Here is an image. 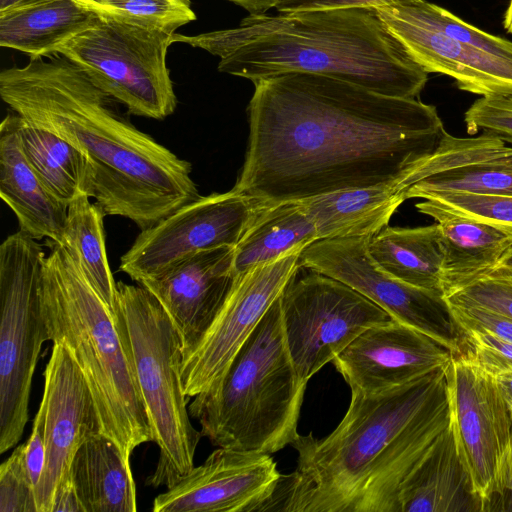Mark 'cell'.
Wrapping results in <instances>:
<instances>
[{"instance_id": "836d02e7", "label": "cell", "mask_w": 512, "mask_h": 512, "mask_svg": "<svg viewBox=\"0 0 512 512\" xmlns=\"http://www.w3.org/2000/svg\"><path fill=\"white\" fill-rule=\"evenodd\" d=\"M0 512H37L35 485L25 460V444L0 465Z\"/></svg>"}, {"instance_id": "b9f144b4", "label": "cell", "mask_w": 512, "mask_h": 512, "mask_svg": "<svg viewBox=\"0 0 512 512\" xmlns=\"http://www.w3.org/2000/svg\"><path fill=\"white\" fill-rule=\"evenodd\" d=\"M232 2L243 9H245L250 16L264 15L271 8H275L281 0H227Z\"/></svg>"}, {"instance_id": "7402d4cb", "label": "cell", "mask_w": 512, "mask_h": 512, "mask_svg": "<svg viewBox=\"0 0 512 512\" xmlns=\"http://www.w3.org/2000/svg\"><path fill=\"white\" fill-rule=\"evenodd\" d=\"M416 208L440 228L444 297L486 277L512 243V237L501 230L436 200L424 199Z\"/></svg>"}, {"instance_id": "ac0fdd59", "label": "cell", "mask_w": 512, "mask_h": 512, "mask_svg": "<svg viewBox=\"0 0 512 512\" xmlns=\"http://www.w3.org/2000/svg\"><path fill=\"white\" fill-rule=\"evenodd\" d=\"M234 249L204 250L139 285L152 293L171 318L183 355L207 332L235 280Z\"/></svg>"}, {"instance_id": "f35d334b", "label": "cell", "mask_w": 512, "mask_h": 512, "mask_svg": "<svg viewBox=\"0 0 512 512\" xmlns=\"http://www.w3.org/2000/svg\"><path fill=\"white\" fill-rule=\"evenodd\" d=\"M414 0H281L276 10L280 13L347 8H374Z\"/></svg>"}, {"instance_id": "44dd1931", "label": "cell", "mask_w": 512, "mask_h": 512, "mask_svg": "<svg viewBox=\"0 0 512 512\" xmlns=\"http://www.w3.org/2000/svg\"><path fill=\"white\" fill-rule=\"evenodd\" d=\"M0 196L32 238L64 243L68 206L42 183L21 146L17 114L0 125Z\"/></svg>"}, {"instance_id": "30bf717a", "label": "cell", "mask_w": 512, "mask_h": 512, "mask_svg": "<svg viewBox=\"0 0 512 512\" xmlns=\"http://www.w3.org/2000/svg\"><path fill=\"white\" fill-rule=\"evenodd\" d=\"M450 428L483 511L512 487L511 413L495 377L470 352L446 368Z\"/></svg>"}, {"instance_id": "3957f363", "label": "cell", "mask_w": 512, "mask_h": 512, "mask_svg": "<svg viewBox=\"0 0 512 512\" xmlns=\"http://www.w3.org/2000/svg\"><path fill=\"white\" fill-rule=\"evenodd\" d=\"M0 96L26 122L80 150L92 169L91 198L141 230L200 197L192 165L137 129L117 101L60 54L0 73Z\"/></svg>"}, {"instance_id": "2e32d148", "label": "cell", "mask_w": 512, "mask_h": 512, "mask_svg": "<svg viewBox=\"0 0 512 512\" xmlns=\"http://www.w3.org/2000/svg\"><path fill=\"white\" fill-rule=\"evenodd\" d=\"M43 375L45 463L35 496L37 512H51L55 493L70 476L79 447L101 430L91 392L63 346L53 344Z\"/></svg>"}, {"instance_id": "8992f818", "label": "cell", "mask_w": 512, "mask_h": 512, "mask_svg": "<svg viewBox=\"0 0 512 512\" xmlns=\"http://www.w3.org/2000/svg\"><path fill=\"white\" fill-rule=\"evenodd\" d=\"M305 389L286 344L279 297L219 381L188 410L213 445L272 454L299 436Z\"/></svg>"}, {"instance_id": "6da1fadb", "label": "cell", "mask_w": 512, "mask_h": 512, "mask_svg": "<svg viewBox=\"0 0 512 512\" xmlns=\"http://www.w3.org/2000/svg\"><path fill=\"white\" fill-rule=\"evenodd\" d=\"M249 142L232 188L265 204L393 182L446 132L433 105L310 73L253 82Z\"/></svg>"}, {"instance_id": "8fae6325", "label": "cell", "mask_w": 512, "mask_h": 512, "mask_svg": "<svg viewBox=\"0 0 512 512\" xmlns=\"http://www.w3.org/2000/svg\"><path fill=\"white\" fill-rule=\"evenodd\" d=\"M297 272L280 295L286 344L300 385L367 328L392 320L371 300L332 277Z\"/></svg>"}, {"instance_id": "7a4b0ae2", "label": "cell", "mask_w": 512, "mask_h": 512, "mask_svg": "<svg viewBox=\"0 0 512 512\" xmlns=\"http://www.w3.org/2000/svg\"><path fill=\"white\" fill-rule=\"evenodd\" d=\"M446 368L384 392L351 393L329 435L291 444L297 468L281 475L265 511L401 512L403 485L449 429Z\"/></svg>"}, {"instance_id": "7bdbcfd3", "label": "cell", "mask_w": 512, "mask_h": 512, "mask_svg": "<svg viewBox=\"0 0 512 512\" xmlns=\"http://www.w3.org/2000/svg\"><path fill=\"white\" fill-rule=\"evenodd\" d=\"M486 277L512 280V243Z\"/></svg>"}, {"instance_id": "7dc6e473", "label": "cell", "mask_w": 512, "mask_h": 512, "mask_svg": "<svg viewBox=\"0 0 512 512\" xmlns=\"http://www.w3.org/2000/svg\"><path fill=\"white\" fill-rule=\"evenodd\" d=\"M35 0H0V10L22 5Z\"/></svg>"}, {"instance_id": "f546056e", "label": "cell", "mask_w": 512, "mask_h": 512, "mask_svg": "<svg viewBox=\"0 0 512 512\" xmlns=\"http://www.w3.org/2000/svg\"><path fill=\"white\" fill-rule=\"evenodd\" d=\"M82 193L67 209L63 246L74 256L90 284L117 317V282L110 269L103 209Z\"/></svg>"}, {"instance_id": "4316f807", "label": "cell", "mask_w": 512, "mask_h": 512, "mask_svg": "<svg viewBox=\"0 0 512 512\" xmlns=\"http://www.w3.org/2000/svg\"><path fill=\"white\" fill-rule=\"evenodd\" d=\"M368 250L377 266L390 276L444 296L443 250L437 223L416 228L385 227L371 236Z\"/></svg>"}, {"instance_id": "277c9868", "label": "cell", "mask_w": 512, "mask_h": 512, "mask_svg": "<svg viewBox=\"0 0 512 512\" xmlns=\"http://www.w3.org/2000/svg\"><path fill=\"white\" fill-rule=\"evenodd\" d=\"M172 42L218 56L220 72L252 82L310 73L389 96L416 98L428 79L374 8L249 15L231 29L193 36L174 33Z\"/></svg>"}, {"instance_id": "e575fe53", "label": "cell", "mask_w": 512, "mask_h": 512, "mask_svg": "<svg viewBox=\"0 0 512 512\" xmlns=\"http://www.w3.org/2000/svg\"><path fill=\"white\" fill-rule=\"evenodd\" d=\"M464 121L469 134L482 131L512 143V94L480 97L465 112Z\"/></svg>"}, {"instance_id": "5b68a950", "label": "cell", "mask_w": 512, "mask_h": 512, "mask_svg": "<svg viewBox=\"0 0 512 512\" xmlns=\"http://www.w3.org/2000/svg\"><path fill=\"white\" fill-rule=\"evenodd\" d=\"M40 295L49 340L63 346L91 392L101 433L126 459L152 441L125 324L63 246L47 239Z\"/></svg>"}, {"instance_id": "ba28073f", "label": "cell", "mask_w": 512, "mask_h": 512, "mask_svg": "<svg viewBox=\"0 0 512 512\" xmlns=\"http://www.w3.org/2000/svg\"><path fill=\"white\" fill-rule=\"evenodd\" d=\"M46 253L22 230L0 246V453L16 447L42 344L49 340L40 285Z\"/></svg>"}, {"instance_id": "c3c4849f", "label": "cell", "mask_w": 512, "mask_h": 512, "mask_svg": "<svg viewBox=\"0 0 512 512\" xmlns=\"http://www.w3.org/2000/svg\"><path fill=\"white\" fill-rule=\"evenodd\" d=\"M510 413H511V421H512V410L510 411Z\"/></svg>"}, {"instance_id": "7c38bea8", "label": "cell", "mask_w": 512, "mask_h": 512, "mask_svg": "<svg viewBox=\"0 0 512 512\" xmlns=\"http://www.w3.org/2000/svg\"><path fill=\"white\" fill-rule=\"evenodd\" d=\"M371 236L320 239L300 254L301 268L350 286L405 324L449 350L461 352V336L445 297L404 283L377 266L369 254Z\"/></svg>"}, {"instance_id": "4dcf8cb0", "label": "cell", "mask_w": 512, "mask_h": 512, "mask_svg": "<svg viewBox=\"0 0 512 512\" xmlns=\"http://www.w3.org/2000/svg\"><path fill=\"white\" fill-rule=\"evenodd\" d=\"M98 17L176 33L196 19L190 0H76Z\"/></svg>"}, {"instance_id": "f1b7e54d", "label": "cell", "mask_w": 512, "mask_h": 512, "mask_svg": "<svg viewBox=\"0 0 512 512\" xmlns=\"http://www.w3.org/2000/svg\"><path fill=\"white\" fill-rule=\"evenodd\" d=\"M18 133L28 162L57 199L68 206L82 193L91 198L92 169L80 150L62 137L32 125L20 116Z\"/></svg>"}, {"instance_id": "484cf974", "label": "cell", "mask_w": 512, "mask_h": 512, "mask_svg": "<svg viewBox=\"0 0 512 512\" xmlns=\"http://www.w3.org/2000/svg\"><path fill=\"white\" fill-rule=\"evenodd\" d=\"M401 512H476L482 504L472 489L450 428L436 449L405 482Z\"/></svg>"}, {"instance_id": "52a82bcc", "label": "cell", "mask_w": 512, "mask_h": 512, "mask_svg": "<svg viewBox=\"0 0 512 512\" xmlns=\"http://www.w3.org/2000/svg\"><path fill=\"white\" fill-rule=\"evenodd\" d=\"M117 313L125 324L152 441L159 448L146 485L169 488L194 468L202 437L189 418L181 340L160 302L141 285L117 282Z\"/></svg>"}, {"instance_id": "d6a6232c", "label": "cell", "mask_w": 512, "mask_h": 512, "mask_svg": "<svg viewBox=\"0 0 512 512\" xmlns=\"http://www.w3.org/2000/svg\"><path fill=\"white\" fill-rule=\"evenodd\" d=\"M423 199L436 200L452 210L491 225L512 237V195L436 191Z\"/></svg>"}, {"instance_id": "4fadbf2b", "label": "cell", "mask_w": 512, "mask_h": 512, "mask_svg": "<svg viewBox=\"0 0 512 512\" xmlns=\"http://www.w3.org/2000/svg\"><path fill=\"white\" fill-rule=\"evenodd\" d=\"M266 205L233 189L200 196L141 230L119 268L140 283L198 252L235 247Z\"/></svg>"}, {"instance_id": "74e56055", "label": "cell", "mask_w": 512, "mask_h": 512, "mask_svg": "<svg viewBox=\"0 0 512 512\" xmlns=\"http://www.w3.org/2000/svg\"><path fill=\"white\" fill-rule=\"evenodd\" d=\"M448 303V302H447ZM452 317L460 331L467 329L487 330L499 338L512 343V319L489 310L449 304Z\"/></svg>"}, {"instance_id": "9c48e42d", "label": "cell", "mask_w": 512, "mask_h": 512, "mask_svg": "<svg viewBox=\"0 0 512 512\" xmlns=\"http://www.w3.org/2000/svg\"><path fill=\"white\" fill-rule=\"evenodd\" d=\"M173 34L99 17L60 45L55 54L82 69L129 114L162 120L177 107L166 64Z\"/></svg>"}, {"instance_id": "d4e9b609", "label": "cell", "mask_w": 512, "mask_h": 512, "mask_svg": "<svg viewBox=\"0 0 512 512\" xmlns=\"http://www.w3.org/2000/svg\"><path fill=\"white\" fill-rule=\"evenodd\" d=\"M85 512H135L136 486L130 460L102 433L87 439L71 465Z\"/></svg>"}, {"instance_id": "83f0119b", "label": "cell", "mask_w": 512, "mask_h": 512, "mask_svg": "<svg viewBox=\"0 0 512 512\" xmlns=\"http://www.w3.org/2000/svg\"><path fill=\"white\" fill-rule=\"evenodd\" d=\"M318 240L316 227L301 201L266 205L235 246V276L301 252Z\"/></svg>"}, {"instance_id": "ab89813d", "label": "cell", "mask_w": 512, "mask_h": 512, "mask_svg": "<svg viewBox=\"0 0 512 512\" xmlns=\"http://www.w3.org/2000/svg\"><path fill=\"white\" fill-rule=\"evenodd\" d=\"M24 444L27 468L36 490L45 463V416L40 406L33 421L32 432Z\"/></svg>"}, {"instance_id": "cb8c5ba5", "label": "cell", "mask_w": 512, "mask_h": 512, "mask_svg": "<svg viewBox=\"0 0 512 512\" xmlns=\"http://www.w3.org/2000/svg\"><path fill=\"white\" fill-rule=\"evenodd\" d=\"M98 18L76 0H35L10 7L0 10V46L32 59L47 57Z\"/></svg>"}, {"instance_id": "ffe728a7", "label": "cell", "mask_w": 512, "mask_h": 512, "mask_svg": "<svg viewBox=\"0 0 512 512\" xmlns=\"http://www.w3.org/2000/svg\"><path fill=\"white\" fill-rule=\"evenodd\" d=\"M402 181L406 200L436 191L512 195V147L486 133L459 138L445 132L435 152Z\"/></svg>"}, {"instance_id": "d6986e66", "label": "cell", "mask_w": 512, "mask_h": 512, "mask_svg": "<svg viewBox=\"0 0 512 512\" xmlns=\"http://www.w3.org/2000/svg\"><path fill=\"white\" fill-rule=\"evenodd\" d=\"M376 11L427 73L450 76L459 89L481 96L512 94V60L444 35L413 18L399 3Z\"/></svg>"}, {"instance_id": "9a60e30c", "label": "cell", "mask_w": 512, "mask_h": 512, "mask_svg": "<svg viewBox=\"0 0 512 512\" xmlns=\"http://www.w3.org/2000/svg\"><path fill=\"white\" fill-rule=\"evenodd\" d=\"M281 474L270 454L214 450L181 480L159 494L154 512L262 511Z\"/></svg>"}, {"instance_id": "bcb514c9", "label": "cell", "mask_w": 512, "mask_h": 512, "mask_svg": "<svg viewBox=\"0 0 512 512\" xmlns=\"http://www.w3.org/2000/svg\"><path fill=\"white\" fill-rule=\"evenodd\" d=\"M504 28L508 33L512 34V0L509 1L508 8L505 13L504 22H503Z\"/></svg>"}, {"instance_id": "e0dca14e", "label": "cell", "mask_w": 512, "mask_h": 512, "mask_svg": "<svg viewBox=\"0 0 512 512\" xmlns=\"http://www.w3.org/2000/svg\"><path fill=\"white\" fill-rule=\"evenodd\" d=\"M452 355L430 337L392 319L364 330L332 363L351 393L375 394L447 367Z\"/></svg>"}, {"instance_id": "603a6c76", "label": "cell", "mask_w": 512, "mask_h": 512, "mask_svg": "<svg viewBox=\"0 0 512 512\" xmlns=\"http://www.w3.org/2000/svg\"><path fill=\"white\" fill-rule=\"evenodd\" d=\"M405 200L399 178L367 188L323 194L301 202L320 240L373 236L387 227Z\"/></svg>"}, {"instance_id": "d590c367", "label": "cell", "mask_w": 512, "mask_h": 512, "mask_svg": "<svg viewBox=\"0 0 512 512\" xmlns=\"http://www.w3.org/2000/svg\"><path fill=\"white\" fill-rule=\"evenodd\" d=\"M445 299L449 304L480 307L512 319V280L484 277Z\"/></svg>"}, {"instance_id": "1f68e13d", "label": "cell", "mask_w": 512, "mask_h": 512, "mask_svg": "<svg viewBox=\"0 0 512 512\" xmlns=\"http://www.w3.org/2000/svg\"><path fill=\"white\" fill-rule=\"evenodd\" d=\"M399 4L413 18L446 36L512 60L511 41L482 31L446 9L425 0H414Z\"/></svg>"}, {"instance_id": "8d00e7d4", "label": "cell", "mask_w": 512, "mask_h": 512, "mask_svg": "<svg viewBox=\"0 0 512 512\" xmlns=\"http://www.w3.org/2000/svg\"><path fill=\"white\" fill-rule=\"evenodd\" d=\"M475 362L493 376L512 372V343L483 329L462 331Z\"/></svg>"}, {"instance_id": "f6af8a7d", "label": "cell", "mask_w": 512, "mask_h": 512, "mask_svg": "<svg viewBox=\"0 0 512 512\" xmlns=\"http://www.w3.org/2000/svg\"><path fill=\"white\" fill-rule=\"evenodd\" d=\"M495 510L512 512V487L490 503L487 511Z\"/></svg>"}, {"instance_id": "5bb4252c", "label": "cell", "mask_w": 512, "mask_h": 512, "mask_svg": "<svg viewBox=\"0 0 512 512\" xmlns=\"http://www.w3.org/2000/svg\"><path fill=\"white\" fill-rule=\"evenodd\" d=\"M300 254L259 264L235 276L213 323L198 344L183 355L185 394L205 392L223 376L242 345L300 268Z\"/></svg>"}, {"instance_id": "ee69618b", "label": "cell", "mask_w": 512, "mask_h": 512, "mask_svg": "<svg viewBox=\"0 0 512 512\" xmlns=\"http://www.w3.org/2000/svg\"><path fill=\"white\" fill-rule=\"evenodd\" d=\"M509 410H512V372L494 376Z\"/></svg>"}, {"instance_id": "60d3db41", "label": "cell", "mask_w": 512, "mask_h": 512, "mask_svg": "<svg viewBox=\"0 0 512 512\" xmlns=\"http://www.w3.org/2000/svg\"><path fill=\"white\" fill-rule=\"evenodd\" d=\"M59 511L85 512L71 474L61 482L54 496L51 512Z\"/></svg>"}]
</instances>
